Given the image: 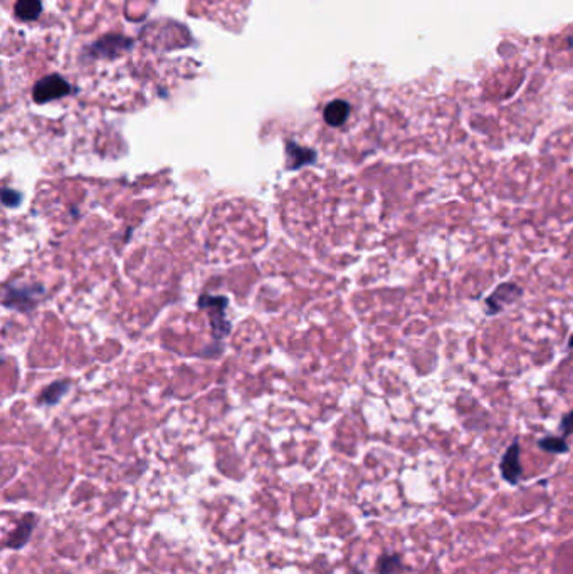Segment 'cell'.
I'll return each instance as SVG.
<instances>
[{
	"instance_id": "3957f363",
	"label": "cell",
	"mask_w": 573,
	"mask_h": 574,
	"mask_svg": "<svg viewBox=\"0 0 573 574\" xmlns=\"http://www.w3.org/2000/svg\"><path fill=\"white\" fill-rule=\"evenodd\" d=\"M36 526H38L36 514H32V512L24 514V516L21 518V521L15 524L13 531L7 535L5 548L13 549V551H19V549L24 548L27 543H29L30 535L34 533Z\"/></svg>"
},
{
	"instance_id": "6da1fadb",
	"label": "cell",
	"mask_w": 573,
	"mask_h": 574,
	"mask_svg": "<svg viewBox=\"0 0 573 574\" xmlns=\"http://www.w3.org/2000/svg\"><path fill=\"white\" fill-rule=\"evenodd\" d=\"M523 296V289L515 282L499 284L493 293L484 299V307L490 316L499 314L505 307L511 306Z\"/></svg>"
},
{
	"instance_id": "9c48e42d",
	"label": "cell",
	"mask_w": 573,
	"mask_h": 574,
	"mask_svg": "<svg viewBox=\"0 0 573 574\" xmlns=\"http://www.w3.org/2000/svg\"><path fill=\"white\" fill-rule=\"evenodd\" d=\"M561 435L569 437L573 433V410L561 418L560 424Z\"/></svg>"
},
{
	"instance_id": "7a4b0ae2",
	"label": "cell",
	"mask_w": 573,
	"mask_h": 574,
	"mask_svg": "<svg viewBox=\"0 0 573 574\" xmlns=\"http://www.w3.org/2000/svg\"><path fill=\"white\" fill-rule=\"evenodd\" d=\"M71 91L69 84L61 76H48L40 80L34 88V101L36 103H48L57 98H63Z\"/></svg>"
},
{
	"instance_id": "ba28073f",
	"label": "cell",
	"mask_w": 573,
	"mask_h": 574,
	"mask_svg": "<svg viewBox=\"0 0 573 574\" xmlns=\"http://www.w3.org/2000/svg\"><path fill=\"white\" fill-rule=\"evenodd\" d=\"M402 570V560L399 554H386L377 562L378 574H395Z\"/></svg>"
},
{
	"instance_id": "30bf717a",
	"label": "cell",
	"mask_w": 573,
	"mask_h": 574,
	"mask_svg": "<svg viewBox=\"0 0 573 574\" xmlns=\"http://www.w3.org/2000/svg\"><path fill=\"white\" fill-rule=\"evenodd\" d=\"M19 201H21V197L17 195V192L4 190V203H5V205H17Z\"/></svg>"
},
{
	"instance_id": "8992f818",
	"label": "cell",
	"mask_w": 573,
	"mask_h": 574,
	"mask_svg": "<svg viewBox=\"0 0 573 574\" xmlns=\"http://www.w3.org/2000/svg\"><path fill=\"white\" fill-rule=\"evenodd\" d=\"M42 11L40 0H17L15 2V15L22 21H36Z\"/></svg>"
},
{
	"instance_id": "5b68a950",
	"label": "cell",
	"mask_w": 573,
	"mask_h": 574,
	"mask_svg": "<svg viewBox=\"0 0 573 574\" xmlns=\"http://www.w3.org/2000/svg\"><path fill=\"white\" fill-rule=\"evenodd\" d=\"M350 116V105L343 99L332 101L328 107H325V121L330 126H342Z\"/></svg>"
},
{
	"instance_id": "52a82bcc",
	"label": "cell",
	"mask_w": 573,
	"mask_h": 574,
	"mask_svg": "<svg viewBox=\"0 0 573 574\" xmlns=\"http://www.w3.org/2000/svg\"><path fill=\"white\" fill-rule=\"evenodd\" d=\"M538 447L548 454H567L569 452V443L565 441V437H545L538 441Z\"/></svg>"
},
{
	"instance_id": "277c9868",
	"label": "cell",
	"mask_w": 573,
	"mask_h": 574,
	"mask_svg": "<svg viewBox=\"0 0 573 574\" xmlns=\"http://www.w3.org/2000/svg\"><path fill=\"white\" fill-rule=\"evenodd\" d=\"M520 457V443H518V441H513V443H511V447L508 449L507 454L503 455L501 464H499L501 475H503V479L509 482V484H518V481L521 479L523 468H521Z\"/></svg>"
}]
</instances>
